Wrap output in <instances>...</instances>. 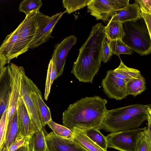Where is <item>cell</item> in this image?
Returning a JSON list of instances; mask_svg holds the SVG:
<instances>
[{"mask_svg":"<svg viewBox=\"0 0 151 151\" xmlns=\"http://www.w3.org/2000/svg\"><path fill=\"white\" fill-rule=\"evenodd\" d=\"M16 110L17 114L18 133L29 138L34 133V130L27 111L20 96L18 100Z\"/></svg>","mask_w":151,"mask_h":151,"instance_id":"obj_15","label":"cell"},{"mask_svg":"<svg viewBox=\"0 0 151 151\" xmlns=\"http://www.w3.org/2000/svg\"><path fill=\"white\" fill-rule=\"evenodd\" d=\"M22 66H18L11 63L7 66L10 78L11 90L9 103L6 110V127L10 118L16 111L19 93L21 82Z\"/></svg>","mask_w":151,"mask_h":151,"instance_id":"obj_9","label":"cell"},{"mask_svg":"<svg viewBox=\"0 0 151 151\" xmlns=\"http://www.w3.org/2000/svg\"><path fill=\"white\" fill-rule=\"evenodd\" d=\"M32 95L43 124L45 126L52 119L51 112L49 108L42 99L41 91L35 84L33 86Z\"/></svg>","mask_w":151,"mask_h":151,"instance_id":"obj_17","label":"cell"},{"mask_svg":"<svg viewBox=\"0 0 151 151\" xmlns=\"http://www.w3.org/2000/svg\"><path fill=\"white\" fill-rule=\"evenodd\" d=\"M136 151H151V136L145 132L139 142Z\"/></svg>","mask_w":151,"mask_h":151,"instance_id":"obj_32","label":"cell"},{"mask_svg":"<svg viewBox=\"0 0 151 151\" xmlns=\"http://www.w3.org/2000/svg\"><path fill=\"white\" fill-rule=\"evenodd\" d=\"M38 11L31 12L17 27L18 38L14 50V58H17L29 49V45L36 34V18Z\"/></svg>","mask_w":151,"mask_h":151,"instance_id":"obj_7","label":"cell"},{"mask_svg":"<svg viewBox=\"0 0 151 151\" xmlns=\"http://www.w3.org/2000/svg\"><path fill=\"white\" fill-rule=\"evenodd\" d=\"M35 84L33 81L26 75L24 68L22 67L21 70L20 96L27 111L34 132L42 129L46 135L48 133L46 130L32 95Z\"/></svg>","mask_w":151,"mask_h":151,"instance_id":"obj_5","label":"cell"},{"mask_svg":"<svg viewBox=\"0 0 151 151\" xmlns=\"http://www.w3.org/2000/svg\"><path fill=\"white\" fill-rule=\"evenodd\" d=\"M70 130L74 133V138L89 151H106L88 137L83 131L77 128Z\"/></svg>","mask_w":151,"mask_h":151,"instance_id":"obj_23","label":"cell"},{"mask_svg":"<svg viewBox=\"0 0 151 151\" xmlns=\"http://www.w3.org/2000/svg\"><path fill=\"white\" fill-rule=\"evenodd\" d=\"M105 39V26L101 23L93 26L88 37L79 50L71 71L79 81L92 82L101 66L103 43Z\"/></svg>","mask_w":151,"mask_h":151,"instance_id":"obj_2","label":"cell"},{"mask_svg":"<svg viewBox=\"0 0 151 151\" xmlns=\"http://www.w3.org/2000/svg\"><path fill=\"white\" fill-rule=\"evenodd\" d=\"M141 13L142 18L143 19L147 26L149 35H151V14L147 12L140 9Z\"/></svg>","mask_w":151,"mask_h":151,"instance_id":"obj_35","label":"cell"},{"mask_svg":"<svg viewBox=\"0 0 151 151\" xmlns=\"http://www.w3.org/2000/svg\"><path fill=\"white\" fill-rule=\"evenodd\" d=\"M112 55L109 42L105 39L103 43L102 61L105 63H106L110 59Z\"/></svg>","mask_w":151,"mask_h":151,"instance_id":"obj_33","label":"cell"},{"mask_svg":"<svg viewBox=\"0 0 151 151\" xmlns=\"http://www.w3.org/2000/svg\"><path fill=\"white\" fill-rule=\"evenodd\" d=\"M146 128H137L109 134L106 136L107 147L120 151H136L137 145L144 135Z\"/></svg>","mask_w":151,"mask_h":151,"instance_id":"obj_6","label":"cell"},{"mask_svg":"<svg viewBox=\"0 0 151 151\" xmlns=\"http://www.w3.org/2000/svg\"><path fill=\"white\" fill-rule=\"evenodd\" d=\"M149 106L140 104L107 110L102 129L111 133L138 128L148 115Z\"/></svg>","mask_w":151,"mask_h":151,"instance_id":"obj_3","label":"cell"},{"mask_svg":"<svg viewBox=\"0 0 151 151\" xmlns=\"http://www.w3.org/2000/svg\"><path fill=\"white\" fill-rule=\"evenodd\" d=\"M129 0H88L87 12L96 20H103L111 12L123 8L129 3Z\"/></svg>","mask_w":151,"mask_h":151,"instance_id":"obj_10","label":"cell"},{"mask_svg":"<svg viewBox=\"0 0 151 151\" xmlns=\"http://www.w3.org/2000/svg\"><path fill=\"white\" fill-rule=\"evenodd\" d=\"M142 18L140 7L137 3L129 4L125 7L110 12L103 21L107 22L117 21L123 23L134 22Z\"/></svg>","mask_w":151,"mask_h":151,"instance_id":"obj_14","label":"cell"},{"mask_svg":"<svg viewBox=\"0 0 151 151\" xmlns=\"http://www.w3.org/2000/svg\"><path fill=\"white\" fill-rule=\"evenodd\" d=\"M106 39L108 41L120 39L124 36L122 23L117 21L109 22L105 26Z\"/></svg>","mask_w":151,"mask_h":151,"instance_id":"obj_22","label":"cell"},{"mask_svg":"<svg viewBox=\"0 0 151 151\" xmlns=\"http://www.w3.org/2000/svg\"><path fill=\"white\" fill-rule=\"evenodd\" d=\"M16 151H19V149Z\"/></svg>","mask_w":151,"mask_h":151,"instance_id":"obj_39","label":"cell"},{"mask_svg":"<svg viewBox=\"0 0 151 151\" xmlns=\"http://www.w3.org/2000/svg\"><path fill=\"white\" fill-rule=\"evenodd\" d=\"M42 4L40 0H24L19 4L18 9L27 16L33 10H39Z\"/></svg>","mask_w":151,"mask_h":151,"instance_id":"obj_29","label":"cell"},{"mask_svg":"<svg viewBox=\"0 0 151 151\" xmlns=\"http://www.w3.org/2000/svg\"><path fill=\"white\" fill-rule=\"evenodd\" d=\"M127 83L115 76L112 70H110L107 71L105 77L102 80L101 85L109 98L121 100L128 96L126 92Z\"/></svg>","mask_w":151,"mask_h":151,"instance_id":"obj_11","label":"cell"},{"mask_svg":"<svg viewBox=\"0 0 151 151\" xmlns=\"http://www.w3.org/2000/svg\"><path fill=\"white\" fill-rule=\"evenodd\" d=\"M135 1L138 4L140 9L151 14V0H136Z\"/></svg>","mask_w":151,"mask_h":151,"instance_id":"obj_36","label":"cell"},{"mask_svg":"<svg viewBox=\"0 0 151 151\" xmlns=\"http://www.w3.org/2000/svg\"><path fill=\"white\" fill-rule=\"evenodd\" d=\"M57 75L56 66L51 59L48 65L45 92V99L47 101L50 93L51 86L54 80L56 79Z\"/></svg>","mask_w":151,"mask_h":151,"instance_id":"obj_27","label":"cell"},{"mask_svg":"<svg viewBox=\"0 0 151 151\" xmlns=\"http://www.w3.org/2000/svg\"><path fill=\"white\" fill-rule=\"evenodd\" d=\"M77 38L74 35H70L55 46L52 56L56 67L57 75L56 79L63 73L67 56L70 49L77 43Z\"/></svg>","mask_w":151,"mask_h":151,"instance_id":"obj_12","label":"cell"},{"mask_svg":"<svg viewBox=\"0 0 151 151\" xmlns=\"http://www.w3.org/2000/svg\"><path fill=\"white\" fill-rule=\"evenodd\" d=\"M143 19L122 23L123 41L133 51L143 56L151 52V37Z\"/></svg>","mask_w":151,"mask_h":151,"instance_id":"obj_4","label":"cell"},{"mask_svg":"<svg viewBox=\"0 0 151 151\" xmlns=\"http://www.w3.org/2000/svg\"><path fill=\"white\" fill-rule=\"evenodd\" d=\"M120 61L119 66L113 70L114 74L117 77L127 82L139 78L141 75L140 71L127 67L121 59Z\"/></svg>","mask_w":151,"mask_h":151,"instance_id":"obj_21","label":"cell"},{"mask_svg":"<svg viewBox=\"0 0 151 151\" xmlns=\"http://www.w3.org/2000/svg\"><path fill=\"white\" fill-rule=\"evenodd\" d=\"M66 12L65 11L50 17L38 11L36 18L37 28L36 34L29 45V49L37 47L47 42L56 24L62 15Z\"/></svg>","mask_w":151,"mask_h":151,"instance_id":"obj_8","label":"cell"},{"mask_svg":"<svg viewBox=\"0 0 151 151\" xmlns=\"http://www.w3.org/2000/svg\"><path fill=\"white\" fill-rule=\"evenodd\" d=\"M45 136L42 129L34 133L29 138L30 151H50L47 145Z\"/></svg>","mask_w":151,"mask_h":151,"instance_id":"obj_20","label":"cell"},{"mask_svg":"<svg viewBox=\"0 0 151 151\" xmlns=\"http://www.w3.org/2000/svg\"><path fill=\"white\" fill-rule=\"evenodd\" d=\"M18 28L8 35L0 46V53L7 58L8 64L14 58V50L18 38Z\"/></svg>","mask_w":151,"mask_h":151,"instance_id":"obj_18","label":"cell"},{"mask_svg":"<svg viewBox=\"0 0 151 151\" xmlns=\"http://www.w3.org/2000/svg\"><path fill=\"white\" fill-rule=\"evenodd\" d=\"M109 41L112 55H116L120 58V54L131 55L133 53V51L121 39H117Z\"/></svg>","mask_w":151,"mask_h":151,"instance_id":"obj_26","label":"cell"},{"mask_svg":"<svg viewBox=\"0 0 151 151\" xmlns=\"http://www.w3.org/2000/svg\"><path fill=\"white\" fill-rule=\"evenodd\" d=\"M29 138L18 133L14 141L9 148L8 151H16L18 150L29 143Z\"/></svg>","mask_w":151,"mask_h":151,"instance_id":"obj_31","label":"cell"},{"mask_svg":"<svg viewBox=\"0 0 151 151\" xmlns=\"http://www.w3.org/2000/svg\"><path fill=\"white\" fill-rule=\"evenodd\" d=\"M17 114V110L12 116L7 126L4 141L0 151H8L14 141L18 132Z\"/></svg>","mask_w":151,"mask_h":151,"instance_id":"obj_19","label":"cell"},{"mask_svg":"<svg viewBox=\"0 0 151 151\" xmlns=\"http://www.w3.org/2000/svg\"><path fill=\"white\" fill-rule=\"evenodd\" d=\"M10 90V78L7 68L0 78V121L7 109Z\"/></svg>","mask_w":151,"mask_h":151,"instance_id":"obj_16","label":"cell"},{"mask_svg":"<svg viewBox=\"0 0 151 151\" xmlns=\"http://www.w3.org/2000/svg\"><path fill=\"white\" fill-rule=\"evenodd\" d=\"M45 137L50 151H89L74 138L61 137L53 132L48 133Z\"/></svg>","mask_w":151,"mask_h":151,"instance_id":"obj_13","label":"cell"},{"mask_svg":"<svg viewBox=\"0 0 151 151\" xmlns=\"http://www.w3.org/2000/svg\"><path fill=\"white\" fill-rule=\"evenodd\" d=\"M83 131L93 141L104 150L107 151V143L106 137L100 132V130L92 128Z\"/></svg>","mask_w":151,"mask_h":151,"instance_id":"obj_25","label":"cell"},{"mask_svg":"<svg viewBox=\"0 0 151 151\" xmlns=\"http://www.w3.org/2000/svg\"><path fill=\"white\" fill-rule=\"evenodd\" d=\"M107 101L98 96L82 98L69 105L63 114V126L82 130L100 131L107 109Z\"/></svg>","mask_w":151,"mask_h":151,"instance_id":"obj_1","label":"cell"},{"mask_svg":"<svg viewBox=\"0 0 151 151\" xmlns=\"http://www.w3.org/2000/svg\"><path fill=\"white\" fill-rule=\"evenodd\" d=\"M88 1V0H63L62 2L63 7L66 9V12L70 14L86 6Z\"/></svg>","mask_w":151,"mask_h":151,"instance_id":"obj_30","label":"cell"},{"mask_svg":"<svg viewBox=\"0 0 151 151\" xmlns=\"http://www.w3.org/2000/svg\"><path fill=\"white\" fill-rule=\"evenodd\" d=\"M8 63V60L4 55L0 53V78L2 76L7 68L6 65Z\"/></svg>","mask_w":151,"mask_h":151,"instance_id":"obj_37","label":"cell"},{"mask_svg":"<svg viewBox=\"0 0 151 151\" xmlns=\"http://www.w3.org/2000/svg\"><path fill=\"white\" fill-rule=\"evenodd\" d=\"M19 151H30L29 143L19 149Z\"/></svg>","mask_w":151,"mask_h":151,"instance_id":"obj_38","label":"cell"},{"mask_svg":"<svg viewBox=\"0 0 151 151\" xmlns=\"http://www.w3.org/2000/svg\"><path fill=\"white\" fill-rule=\"evenodd\" d=\"M57 136L61 137L72 139L74 137V132L70 129L64 126L58 124L52 120L47 124Z\"/></svg>","mask_w":151,"mask_h":151,"instance_id":"obj_28","label":"cell"},{"mask_svg":"<svg viewBox=\"0 0 151 151\" xmlns=\"http://www.w3.org/2000/svg\"><path fill=\"white\" fill-rule=\"evenodd\" d=\"M6 111H5L0 121V150L4 141L6 132Z\"/></svg>","mask_w":151,"mask_h":151,"instance_id":"obj_34","label":"cell"},{"mask_svg":"<svg viewBox=\"0 0 151 151\" xmlns=\"http://www.w3.org/2000/svg\"><path fill=\"white\" fill-rule=\"evenodd\" d=\"M145 80L141 75L139 78L130 81L127 83L126 92L128 95L136 96L140 94L146 89Z\"/></svg>","mask_w":151,"mask_h":151,"instance_id":"obj_24","label":"cell"}]
</instances>
